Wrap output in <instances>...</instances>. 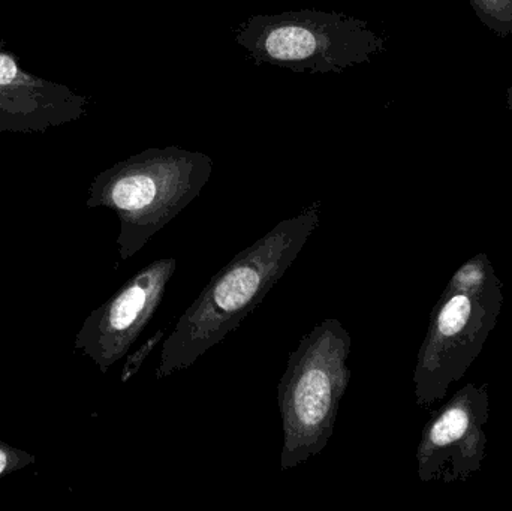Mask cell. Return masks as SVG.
Wrapping results in <instances>:
<instances>
[{"instance_id": "cell-2", "label": "cell", "mask_w": 512, "mask_h": 511, "mask_svg": "<svg viewBox=\"0 0 512 511\" xmlns=\"http://www.w3.org/2000/svg\"><path fill=\"white\" fill-rule=\"evenodd\" d=\"M212 171L206 153L152 147L99 173L86 204L116 212L120 260L128 261L200 197Z\"/></svg>"}, {"instance_id": "cell-11", "label": "cell", "mask_w": 512, "mask_h": 511, "mask_svg": "<svg viewBox=\"0 0 512 511\" xmlns=\"http://www.w3.org/2000/svg\"><path fill=\"white\" fill-rule=\"evenodd\" d=\"M164 333L165 330H159V332H156V335L153 336L150 341H147L146 344H144L143 347L137 351V353H134L132 356L128 357V362H126V365L123 366L122 377H120L122 383H128V381L131 380L135 374H137L138 369H140V366L143 365L146 357L152 353L153 348H155L156 345H158V342L164 338Z\"/></svg>"}, {"instance_id": "cell-7", "label": "cell", "mask_w": 512, "mask_h": 511, "mask_svg": "<svg viewBox=\"0 0 512 511\" xmlns=\"http://www.w3.org/2000/svg\"><path fill=\"white\" fill-rule=\"evenodd\" d=\"M176 258L155 260L84 320L74 348L107 374L131 350L164 300Z\"/></svg>"}, {"instance_id": "cell-5", "label": "cell", "mask_w": 512, "mask_h": 511, "mask_svg": "<svg viewBox=\"0 0 512 511\" xmlns=\"http://www.w3.org/2000/svg\"><path fill=\"white\" fill-rule=\"evenodd\" d=\"M236 41L258 65L313 74H340L385 51V39L367 21L316 9L252 15Z\"/></svg>"}, {"instance_id": "cell-8", "label": "cell", "mask_w": 512, "mask_h": 511, "mask_svg": "<svg viewBox=\"0 0 512 511\" xmlns=\"http://www.w3.org/2000/svg\"><path fill=\"white\" fill-rule=\"evenodd\" d=\"M89 105L87 96L27 71L14 53L0 50V132L59 128L83 119Z\"/></svg>"}, {"instance_id": "cell-10", "label": "cell", "mask_w": 512, "mask_h": 511, "mask_svg": "<svg viewBox=\"0 0 512 511\" xmlns=\"http://www.w3.org/2000/svg\"><path fill=\"white\" fill-rule=\"evenodd\" d=\"M35 456L0 441V480L35 464Z\"/></svg>"}, {"instance_id": "cell-3", "label": "cell", "mask_w": 512, "mask_h": 511, "mask_svg": "<svg viewBox=\"0 0 512 511\" xmlns=\"http://www.w3.org/2000/svg\"><path fill=\"white\" fill-rule=\"evenodd\" d=\"M504 308V284L486 254L451 276L430 317L414 371L418 407L430 408L463 380L492 335Z\"/></svg>"}, {"instance_id": "cell-13", "label": "cell", "mask_w": 512, "mask_h": 511, "mask_svg": "<svg viewBox=\"0 0 512 511\" xmlns=\"http://www.w3.org/2000/svg\"><path fill=\"white\" fill-rule=\"evenodd\" d=\"M6 47V41L5 39L0 38V50H3V48Z\"/></svg>"}, {"instance_id": "cell-4", "label": "cell", "mask_w": 512, "mask_h": 511, "mask_svg": "<svg viewBox=\"0 0 512 511\" xmlns=\"http://www.w3.org/2000/svg\"><path fill=\"white\" fill-rule=\"evenodd\" d=\"M352 336L336 318H325L289 353L277 387L283 446L280 471L321 455L336 428L351 383Z\"/></svg>"}, {"instance_id": "cell-1", "label": "cell", "mask_w": 512, "mask_h": 511, "mask_svg": "<svg viewBox=\"0 0 512 511\" xmlns=\"http://www.w3.org/2000/svg\"><path fill=\"white\" fill-rule=\"evenodd\" d=\"M321 222V201L280 221L222 267L162 344L156 380L191 368L261 305Z\"/></svg>"}, {"instance_id": "cell-9", "label": "cell", "mask_w": 512, "mask_h": 511, "mask_svg": "<svg viewBox=\"0 0 512 511\" xmlns=\"http://www.w3.org/2000/svg\"><path fill=\"white\" fill-rule=\"evenodd\" d=\"M484 26L499 36L512 35V0H469Z\"/></svg>"}, {"instance_id": "cell-12", "label": "cell", "mask_w": 512, "mask_h": 511, "mask_svg": "<svg viewBox=\"0 0 512 511\" xmlns=\"http://www.w3.org/2000/svg\"><path fill=\"white\" fill-rule=\"evenodd\" d=\"M507 105H508V110L512 111V80H511L510 87H508Z\"/></svg>"}, {"instance_id": "cell-6", "label": "cell", "mask_w": 512, "mask_h": 511, "mask_svg": "<svg viewBox=\"0 0 512 511\" xmlns=\"http://www.w3.org/2000/svg\"><path fill=\"white\" fill-rule=\"evenodd\" d=\"M489 419V384H466L424 426L417 449L418 479L465 482L480 473Z\"/></svg>"}]
</instances>
